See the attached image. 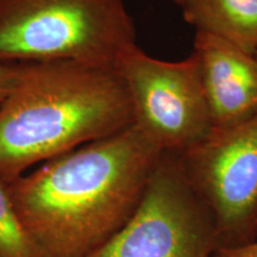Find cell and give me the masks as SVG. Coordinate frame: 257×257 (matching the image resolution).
Masks as SVG:
<instances>
[{
	"instance_id": "obj_4",
	"label": "cell",
	"mask_w": 257,
	"mask_h": 257,
	"mask_svg": "<svg viewBox=\"0 0 257 257\" xmlns=\"http://www.w3.org/2000/svg\"><path fill=\"white\" fill-rule=\"evenodd\" d=\"M220 246L180 155L163 152L133 217L88 257H213Z\"/></svg>"
},
{
	"instance_id": "obj_10",
	"label": "cell",
	"mask_w": 257,
	"mask_h": 257,
	"mask_svg": "<svg viewBox=\"0 0 257 257\" xmlns=\"http://www.w3.org/2000/svg\"><path fill=\"white\" fill-rule=\"evenodd\" d=\"M19 72H21V64L0 62V104L5 100L6 96L14 88Z\"/></svg>"
},
{
	"instance_id": "obj_11",
	"label": "cell",
	"mask_w": 257,
	"mask_h": 257,
	"mask_svg": "<svg viewBox=\"0 0 257 257\" xmlns=\"http://www.w3.org/2000/svg\"><path fill=\"white\" fill-rule=\"evenodd\" d=\"M213 257H257V238L233 246H220Z\"/></svg>"
},
{
	"instance_id": "obj_12",
	"label": "cell",
	"mask_w": 257,
	"mask_h": 257,
	"mask_svg": "<svg viewBox=\"0 0 257 257\" xmlns=\"http://www.w3.org/2000/svg\"><path fill=\"white\" fill-rule=\"evenodd\" d=\"M256 57H257V53H256Z\"/></svg>"
},
{
	"instance_id": "obj_7",
	"label": "cell",
	"mask_w": 257,
	"mask_h": 257,
	"mask_svg": "<svg viewBox=\"0 0 257 257\" xmlns=\"http://www.w3.org/2000/svg\"><path fill=\"white\" fill-rule=\"evenodd\" d=\"M193 53L213 128L232 126L257 113L256 54L201 32H195Z\"/></svg>"
},
{
	"instance_id": "obj_2",
	"label": "cell",
	"mask_w": 257,
	"mask_h": 257,
	"mask_svg": "<svg viewBox=\"0 0 257 257\" xmlns=\"http://www.w3.org/2000/svg\"><path fill=\"white\" fill-rule=\"evenodd\" d=\"M134 124L130 95L114 69L70 61L21 64L0 104V181Z\"/></svg>"
},
{
	"instance_id": "obj_5",
	"label": "cell",
	"mask_w": 257,
	"mask_h": 257,
	"mask_svg": "<svg viewBox=\"0 0 257 257\" xmlns=\"http://www.w3.org/2000/svg\"><path fill=\"white\" fill-rule=\"evenodd\" d=\"M130 95L136 124L162 152L184 153L213 130L197 56L180 61L150 56L140 47L115 63Z\"/></svg>"
},
{
	"instance_id": "obj_1",
	"label": "cell",
	"mask_w": 257,
	"mask_h": 257,
	"mask_svg": "<svg viewBox=\"0 0 257 257\" xmlns=\"http://www.w3.org/2000/svg\"><path fill=\"white\" fill-rule=\"evenodd\" d=\"M163 152L136 124L8 185L40 257H88L133 217Z\"/></svg>"
},
{
	"instance_id": "obj_6",
	"label": "cell",
	"mask_w": 257,
	"mask_h": 257,
	"mask_svg": "<svg viewBox=\"0 0 257 257\" xmlns=\"http://www.w3.org/2000/svg\"><path fill=\"white\" fill-rule=\"evenodd\" d=\"M193 189L216 224L221 246L257 238V113L213 128L180 153Z\"/></svg>"
},
{
	"instance_id": "obj_8",
	"label": "cell",
	"mask_w": 257,
	"mask_h": 257,
	"mask_svg": "<svg viewBox=\"0 0 257 257\" xmlns=\"http://www.w3.org/2000/svg\"><path fill=\"white\" fill-rule=\"evenodd\" d=\"M195 32L257 53V0H173Z\"/></svg>"
},
{
	"instance_id": "obj_9",
	"label": "cell",
	"mask_w": 257,
	"mask_h": 257,
	"mask_svg": "<svg viewBox=\"0 0 257 257\" xmlns=\"http://www.w3.org/2000/svg\"><path fill=\"white\" fill-rule=\"evenodd\" d=\"M0 257H40L16 210L8 185L0 181Z\"/></svg>"
},
{
	"instance_id": "obj_3",
	"label": "cell",
	"mask_w": 257,
	"mask_h": 257,
	"mask_svg": "<svg viewBox=\"0 0 257 257\" xmlns=\"http://www.w3.org/2000/svg\"><path fill=\"white\" fill-rule=\"evenodd\" d=\"M137 44L125 0H0V62L70 61L114 69Z\"/></svg>"
}]
</instances>
